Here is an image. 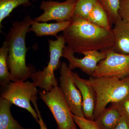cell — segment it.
Here are the masks:
<instances>
[{
    "instance_id": "obj_1",
    "label": "cell",
    "mask_w": 129,
    "mask_h": 129,
    "mask_svg": "<svg viewBox=\"0 0 129 129\" xmlns=\"http://www.w3.org/2000/svg\"><path fill=\"white\" fill-rule=\"evenodd\" d=\"M70 21L62 36L67 46L75 53L83 55L88 52L112 49L114 44L112 29H104L74 16Z\"/></svg>"
},
{
    "instance_id": "obj_2",
    "label": "cell",
    "mask_w": 129,
    "mask_h": 129,
    "mask_svg": "<svg viewBox=\"0 0 129 129\" xmlns=\"http://www.w3.org/2000/svg\"><path fill=\"white\" fill-rule=\"evenodd\" d=\"M33 21L30 16H27L22 21H14L6 37L9 49L8 64L13 82L25 81L34 72L25 62L27 50L25 38Z\"/></svg>"
},
{
    "instance_id": "obj_3",
    "label": "cell",
    "mask_w": 129,
    "mask_h": 129,
    "mask_svg": "<svg viewBox=\"0 0 129 129\" xmlns=\"http://www.w3.org/2000/svg\"><path fill=\"white\" fill-rule=\"evenodd\" d=\"M87 81L96 94L94 120L100 116L109 103L120 101L129 95V76L121 79L116 77L91 76Z\"/></svg>"
},
{
    "instance_id": "obj_4",
    "label": "cell",
    "mask_w": 129,
    "mask_h": 129,
    "mask_svg": "<svg viewBox=\"0 0 129 129\" xmlns=\"http://www.w3.org/2000/svg\"><path fill=\"white\" fill-rule=\"evenodd\" d=\"M55 40L48 41L50 55L47 66L42 71L33 72L30 78L36 86L47 91L58 86L54 72L60 67V59L63 57V49L66 46L62 35L57 36Z\"/></svg>"
},
{
    "instance_id": "obj_5",
    "label": "cell",
    "mask_w": 129,
    "mask_h": 129,
    "mask_svg": "<svg viewBox=\"0 0 129 129\" xmlns=\"http://www.w3.org/2000/svg\"><path fill=\"white\" fill-rule=\"evenodd\" d=\"M40 98L52 113L58 129H78L73 114L60 86L54 87L50 91L43 90L39 92Z\"/></svg>"
},
{
    "instance_id": "obj_6",
    "label": "cell",
    "mask_w": 129,
    "mask_h": 129,
    "mask_svg": "<svg viewBox=\"0 0 129 129\" xmlns=\"http://www.w3.org/2000/svg\"><path fill=\"white\" fill-rule=\"evenodd\" d=\"M36 87L33 82L27 81H11L8 84L2 87L1 97L7 99L12 104L26 109L38 123V114L30 103L32 98L37 95L38 90Z\"/></svg>"
},
{
    "instance_id": "obj_7",
    "label": "cell",
    "mask_w": 129,
    "mask_h": 129,
    "mask_svg": "<svg viewBox=\"0 0 129 129\" xmlns=\"http://www.w3.org/2000/svg\"><path fill=\"white\" fill-rule=\"evenodd\" d=\"M129 76V55L110 50L98 65L92 77H116L123 79Z\"/></svg>"
},
{
    "instance_id": "obj_8",
    "label": "cell",
    "mask_w": 129,
    "mask_h": 129,
    "mask_svg": "<svg viewBox=\"0 0 129 129\" xmlns=\"http://www.w3.org/2000/svg\"><path fill=\"white\" fill-rule=\"evenodd\" d=\"M60 70V86L67 104L74 115L84 117L82 96L74 82L72 70L64 62L61 63Z\"/></svg>"
},
{
    "instance_id": "obj_9",
    "label": "cell",
    "mask_w": 129,
    "mask_h": 129,
    "mask_svg": "<svg viewBox=\"0 0 129 129\" xmlns=\"http://www.w3.org/2000/svg\"><path fill=\"white\" fill-rule=\"evenodd\" d=\"M76 1L66 0L62 2L50 0L43 1L40 8L44 13L34 20L39 22L51 21L57 22L70 21L74 16Z\"/></svg>"
},
{
    "instance_id": "obj_10",
    "label": "cell",
    "mask_w": 129,
    "mask_h": 129,
    "mask_svg": "<svg viewBox=\"0 0 129 129\" xmlns=\"http://www.w3.org/2000/svg\"><path fill=\"white\" fill-rule=\"evenodd\" d=\"M111 50L88 52L83 54L84 55V57L79 58L75 56L73 51L66 46L63 49V57L68 60L69 68L71 70L80 69L84 73L92 76L96 70L99 63L105 58Z\"/></svg>"
},
{
    "instance_id": "obj_11",
    "label": "cell",
    "mask_w": 129,
    "mask_h": 129,
    "mask_svg": "<svg viewBox=\"0 0 129 129\" xmlns=\"http://www.w3.org/2000/svg\"><path fill=\"white\" fill-rule=\"evenodd\" d=\"M72 75L75 84L81 94L84 117L89 120H94L96 99L94 90L88 83L87 80L81 78L77 73L73 72Z\"/></svg>"
},
{
    "instance_id": "obj_12",
    "label": "cell",
    "mask_w": 129,
    "mask_h": 129,
    "mask_svg": "<svg viewBox=\"0 0 129 129\" xmlns=\"http://www.w3.org/2000/svg\"><path fill=\"white\" fill-rule=\"evenodd\" d=\"M112 28L114 44L113 51L129 55V23L118 19Z\"/></svg>"
},
{
    "instance_id": "obj_13",
    "label": "cell",
    "mask_w": 129,
    "mask_h": 129,
    "mask_svg": "<svg viewBox=\"0 0 129 129\" xmlns=\"http://www.w3.org/2000/svg\"><path fill=\"white\" fill-rule=\"evenodd\" d=\"M70 21L57 22L55 23L39 22L34 19L30 28V31L34 32L37 37L52 36L56 37L58 33L63 31L68 26Z\"/></svg>"
},
{
    "instance_id": "obj_14",
    "label": "cell",
    "mask_w": 129,
    "mask_h": 129,
    "mask_svg": "<svg viewBox=\"0 0 129 129\" xmlns=\"http://www.w3.org/2000/svg\"><path fill=\"white\" fill-rule=\"evenodd\" d=\"M12 105L7 99L0 98V129H26L13 117L11 111Z\"/></svg>"
},
{
    "instance_id": "obj_15",
    "label": "cell",
    "mask_w": 129,
    "mask_h": 129,
    "mask_svg": "<svg viewBox=\"0 0 129 129\" xmlns=\"http://www.w3.org/2000/svg\"><path fill=\"white\" fill-rule=\"evenodd\" d=\"M121 116L117 109L111 105L106 108L95 121L101 129H114Z\"/></svg>"
},
{
    "instance_id": "obj_16",
    "label": "cell",
    "mask_w": 129,
    "mask_h": 129,
    "mask_svg": "<svg viewBox=\"0 0 129 129\" xmlns=\"http://www.w3.org/2000/svg\"><path fill=\"white\" fill-rule=\"evenodd\" d=\"M87 21L104 29L110 30L112 29L107 14L98 2L90 13Z\"/></svg>"
},
{
    "instance_id": "obj_17",
    "label": "cell",
    "mask_w": 129,
    "mask_h": 129,
    "mask_svg": "<svg viewBox=\"0 0 129 129\" xmlns=\"http://www.w3.org/2000/svg\"><path fill=\"white\" fill-rule=\"evenodd\" d=\"M9 49L7 42H3L0 48V84L3 86L11 81L8 64Z\"/></svg>"
},
{
    "instance_id": "obj_18",
    "label": "cell",
    "mask_w": 129,
    "mask_h": 129,
    "mask_svg": "<svg viewBox=\"0 0 129 129\" xmlns=\"http://www.w3.org/2000/svg\"><path fill=\"white\" fill-rule=\"evenodd\" d=\"M36 0H0V27L2 28L3 21L10 15L15 8L20 6H27L31 1Z\"/></svg>"
},
{
    "instance_id": "obj_19",
    "label": "cell",
    "mask_w": 129,
    "mask_h": 129,
    "mask_svg": "<svg viewBox=\"0 0 129 129\" xmlns=\"http://www.w3.org/2000/svg\"><path fill=\"white\" fill-rule=\"evenodd\" d=\"M98 2L97 0H77L74 16L87 20L89 15Z\"/></svg>"
},
{
    "instance_id": "obj_20",
    "label": "cell",
    "mask_w": 129,
    "mask_h": 129,
    "mask_svg": "<svg viewBox=\"0 0 129 129\" xmlns=\"http://www.w3.org/2000/svg\"><path fill=\"white\" fill-rule=\"evenodd\" d=\"M108 16L109 22L112 27L119 19L118 11L119 0H97Z\"/></svg>"
},
{
    "instance_id": "obj_21",
    "label": "cell",
    "mask_w": 129,
    "mask_h": 129,
    "mask_svg": "<svg viewBox=\"0 0 129 129\" xmlns=\"http://www.w3.org/2000/svg\"><path fill=\"white\" fill-rule=\"evenodd\" d=\"M74 120L80 129H101L94 120L87 119L84 117L77 116L73 114Z\"/></svg>"
},
{
    "instance_id": "obj_22",
    "label": "cell",
    "mask_w": 129,
    "mask_h": 129,
    "mask_svg": "<svg viewBox=\"0 0 129 129\" xmlns=\"http://www.w3.org/2000/svg\"><path fill=\"white\" fill-rule=\"evenodd\" d=\"M122 116L129 120V95L120 101L112 103Z\"/></svg>"
},
{
    "instance_id": "obj_23",
    "label": "cell",
    "mask_w": 129,
    "mask_h": 129,
    "mask_svg": "<svg viewBox=\"0 0 129 129\" xmlns=\"http://www.w3.org/2000/svg\"><path fill=\"white\" fill-rule=\"evenodd\" d=\"M118 15L120 19L129 23V0H119Z\"/></svg>"
},
{
    "instance_id": "obj_24",
    "label": "cell",
    "mask_w": 129,
    "mask_h": 129,
    "mask_svg": "<svg viewBox=\"0 0 129 129\" xmlns=\"http://www.w3.org/2000/svg\"><path fill=\"white\" fill-rule=\"evenodd\" d=\"M37 96H34L31 99V102L33 103L34 106L35 108L36 111L39 117V121L38 124L39 125L40 128V129H48L46 125L44 122L40 112L38 108L37 104Z\"/></svg>"
},
{
    "instance_id": "obj_25",
    "label": "cell",
    "mask_w": 129,
    "mask_h": 129,
    "mask_svg": "<svg viewBox=\"0 0 129 129\" xmlns=\"http://www.w3.org/2000/svg\"><path fill=\"white\" fill-rule=\"evenodd\" d=\"M114 129H129V120L123 116H121Z\"/></svg>"
},
{
    "instance_id": "obj_26",
    "label": "cell",
    "mask_w": 129,
    "mask_h": 129,
    "mask_svg": "<svg viewBox=\"0 0 129 129\" xmlns=\"http://www.w3.org/2000/svg\"><path fill=\"white\" fill-rule=\"evenodd\" d=\"M35 129L34 128H28V129Z\"/></svg>"
}]
</instances>
